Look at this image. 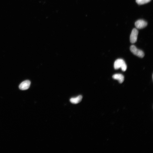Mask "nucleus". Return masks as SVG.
Segmentation results:
<instances>
[{
    "label": "nucleus",
    "instance_id": "nucleus-1",
    "mask_svg": "<svg viewBox=\"0 0 153 153\" xmlns=\"http://www.w3.org/2000/svg\"><path fill=\"white\" fill-rule=\"evenodd\" d=\"M115 69L117 70L121 68L123 71L125 72L127 69V66L126 64L123 60L121 59H117L115 61L114 64Z\"/></svg>",
    "mask_w": 153,
    "mask_h": 153
},
{
    "label": "nucleus",
    "instance_id": "nucleus-2",
    "mask_svg": "<svg viewBox=\"0 0 153 153\" xmlns=\"http://www.w3.org/2000/svg\"><path fill=\"white\" fill-rule=\"evenodd\" d=\"M130 49L131 51L135 55L141 58H143L144 56V52L137 48L135 45L131 46Z\"/></svg>",
    "mask_w": 153,
    "mask_h": 153
},
{
    "label": "nucleus",
    "instance_id": "nucleus-3",
    "mask_svg": "<svg viewBox=\"0 0 153 153\" xmlns=\"http://www.w3.org/2000/svg\"><path fill=\"white\" fill-rule=\"evenodd\" d=\"M138 34V30L136 28H133L130 35V42L132 43H135L137 40Z\"/></svg>",
    "mask_w": 153,
    "mask_h": 153
},
{
    "label": "nucleus",
    "instance_id": "nucleus-4",
    "mask_svg": "<svg viewBox=\"0 0 153 153\" xmlns=\"http://www.w3.org/2000/svg\"><path fill=\"white\" fill-rule=\"evenodd\" d=\"M147 25L146 21L143 20H139L136 22L135 25L137 28L139 29L143 28Z\"/></svg>",
    "mask_w": 153,
    "mask_h": 153
},
{
    "label": "nucleus",
    "instance_id": "nucleus-5",
    "mask_svg": "<svg viewBox=\"0 0 153 153\" xmlns=\"http://www.w3.org/2000/svg\"><path fill=\"white\" fill-rule=\"evenodd\" d=\"M31 82L29 80H26L22 82L19 86V88L22 90L28 89L31 85Z\"/></svg>",
    "mask_w": 153,
    "mask_h": 153
},
{
    "label": "nucleus",
    "instance_id": "nucleus-6",
    "mask_svg": "<svg viewBox=\"0 0 153 153\" xmlns=\"http://www.w3.org/2000/svg\"><path fill=\"white\" fill-rule=\"evenodd\" d=\"M112 77L114 80H118L120 83H122L124 81V76L121 74H116L113 75Z\"/></svg>",
    "mask_w": 153,
    "mask_h": 153
},
{
    "label": "nucleus",
    "instance_id": "nucleus-7",
    "mask_svg": "<svg viewBox=\"0 0 153 153\" xmlns=\"http://www.w3.org/2000/svg\"><path fill=\"white\" fill-rule=\"evenodd\" d=\"M82 98V96L81 95H80L77 97L71 98L70 101L72 103L76 104L80 103L81 101Z\"/></svg>",
    "mask_w": 153,
    "mask_h": 153
},
{
    "label": "nucleus",
    "instance_id": "nucleus-8",
    "mask_svg": "<svg viewBox=\"0 0 153 153\" xmlns=\"http://www.w3.org/2000/svg\"><path fill=\"white\" fill-rule=\"evenodd\" d=\"M151 0H136V2L139 5H141L148 3Z\"/></svg>",
    "mask_w": 153,
    "mask_h": 153
}]
</instances>
